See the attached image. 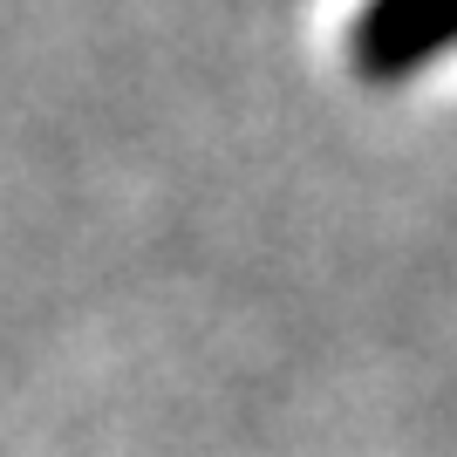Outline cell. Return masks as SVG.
Instances as JSON below:
<instances>
[{
	"mask_svg": "<svg viewBox=\"0 0 457 457\" xmlns=\"http://www.w3.org/2000/svg\"><path fill=\"white\" fill-rule=\"evenodd\" d=\"M457 48V0H369L355 21V69L396 82Z\"/></svg>",
	"mask_w": 457,
	"mask_h": 457,
	"instance_id": "cell-1",
	"label": "cell"
}]
</instances>
